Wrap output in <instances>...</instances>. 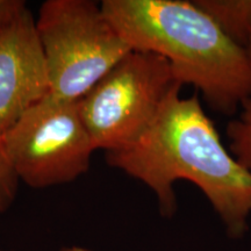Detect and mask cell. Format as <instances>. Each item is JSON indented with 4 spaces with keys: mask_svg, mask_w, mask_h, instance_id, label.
<instances>
[{
    "mask_svg": "<svg viewBox=\"0 0 251 251\" xmlns=\"http://www.w3.org/2000/svg\"><path fill=\"white\" fill-rule=\"evenodd\" d=\"M235 45L247 49L251 41V0H193Z\"/></svg>",
    "mask_w": 251,
    "mask_h": 251,
    "instance_id": "7",
    "label": "cell"
},
{
    "mask_svg": "<svg viewBox=\"0 0 251 251\" xmlns=\"http://www.w3.org/2000/svg\"><path fill=\"white\" fill-rule=\"evenodd\" d=\"M19 184L20 180L6 153L2 137H0V218L8 212L15 201Z\"/></svg>",
    "mask_w": 251,
    "mask_h": 251,
    "instance_id": "9",
    "label": "cell"
},
{
    "mask_svg": "<svg viewBox=\"0 0 251 251\" xmlns=\"http://www.w3.org/2000/svg\"><path fill=\"white\" fill-rule=\"evenodd\" d=\"M227 136L231 155L251 172V98L242 103L238 118L228 124Z\"/></svg>",
    "mask_w": 251,
    "mask_h": 251,
    "instance_id": "8",
    "label": "cell"
},
{
    "mask_svg": "<svg viewBox=\"0 0 251 251\" xmlns=\"http://www.w3.org/2000/svg\"><path fill=\"white\" fill-rule=\"evenodd\" d=\"M0 251H9V250H5V249H2V248H0Z\"/></svg>",
    "mask_w": 251,
    "mask_h": 251,
    "instance_id": "13",
    "label": "cell"
},
{
    "mask_svg": "<svg viewBox=\"0 0 251 251\" xmlns=\"http://www.w3.org/2000/svg\"><path fill=\"white\" fill-rule=\"evenodd\" d=\"M6 153L20 183L36 190L70 184L89 171L96 151L78 101L48 96L2 136Z\"/></svg>",
    "mask_w": 251,
    "mask_h": 251,
    "instance_id": "5",
    "label": "cell"
},
{
    "mask_svg": "<svg viewBox=\"0 0 251 251\" xmlns=\"http://www.w3.org/2000/svg\"><path fill=\"white\" fill-rule=\"evenodd\" d=\"M35 27L55 101H79L131 51L91 0H47Z\"/></svg>",
    "mask_w": 251,
    "mask_h": 251,
    "instance_id": "3",
    "label": "cell"
},
{
    "mask_svg": "<svg viewBox=\"0 0 251 251\" xmlns=\"http://www.w3.org/2000/svg\"><path fill=\"white\" fill-rule=\"evenodd\" d=\"M180 90L169 96L133 146L107 152L106 162L149 187L165 218L177 212L174 184L191 181L211 202L229 237L242 238L251 214V172L225 148L198 92L181 98Z\"/></svg>",
    "mask_w": 251,
    "mask_h": 251,
    "instance_id": "1",
    "label": "cell"
},
{
    "mask_svg": "<svg viewBox=\"0 0 251 251\" xmlns=\"http://www.w3.org/2000/svg\"><path fill=\"white\" fill-rule=\"evenodd\" d=\"M59 251H93V250L87 249V248H85V247L70 246V247H63Z\"/></svg>",
    "mask_w": 251,
    "mask_h": 251,
    "instance_id": "11",
    "label": "cell"
},
{
    "mask_svg": "<svg viewBox=\"0 0 251 251\" xmlns=\"http://www.w3.org/2000/svg\"><path fill=\"white\" fill-rule=\"evenodd\" d=\"M247 52H248V55H249V57H250V59H251V41H250V43L249 45H248V47H247Z\"/></svg>",
    "mask_w": 251,
    "mask_h": 251,
    "instance_id": "12",
    "label": "cell"
},
{
    "mask_svg": "<svg viewBox=\"0 0 251 251\" xmlns=\"http://www.w3.org/2000/svg\"><path fill=\"white\" fill-rule=\"evenodd\" d=\"M27 7L24 0H0V34Z\"/></svg>",
    "mask_w": 251,
    "mask_h": 251,
    "instance_id": "10",
    "label": "cell"
},
{
    "mask_svg": "<svg viewBox=\"0 0 251 251\" xmlns=\"http://www.w3.org/2000/svg\"><path fill=\"white\" fill-rule=\"evenodd\" d=\"M101 11L131 50L170 63L214 111L233 115L251 98V59L187 0H102Z\"/></svg>",
    "mask_w": 251,
    "mask_h": 251,
    "instance_id": "2",
    "label": "cell"
},
{
    "mask_svg": "<svg viewBox=\"0 0 251 251\" xmlns=\"http://www.w3.org/2000/svg\"><path fill=\"white\" fill-rule=\"evenodd\" d=\"M181 86L162 56L128 52L78 101L94 150L107 153L133 146L169 96Z\"/></svg>",
    "mask_w": 251,
    "mask_h": 251,
    "instance_id": "4",
    "label": "cell"
},
{
    "mask_svg": "<svg viewBox=\"0 0 251 251\" xmlns=\"http://www.w3.org/2000/svg\"><path fill=\"white\" fill-rule=\"evenodd\" d=\"M48 92L35 17L27 7L0 34V137Z\"/></svg>",
    "mask_w": 251,
    "mask_h": 251,
    "instance_id": "6",
    "label": "cell"
}]
</instances>
